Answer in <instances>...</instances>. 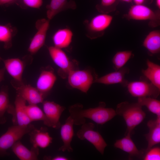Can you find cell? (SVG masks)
<instances>
[{
  "instance_id": "39",
  "label": "cell",
  "mask_w": 160,
  "mask_h": 160,
  "mask_svg": "<svg viewBox=\"0 0 160 160\" xmlns=\"http://www.w3.org/2000/svg\"><path fill=\"white\" fill-rule=\"evenodd\" d=\"M122 1L127 2V3H130L132 2V0H120Z\"/></svg>"
},
{
  "instance_id": "13",
  "label": "cell",
  "mask_w": 160,
  "mask_h": 160,
  "mask_svg": "<svg viewBox=\"0 0 160 160\" xmlns=\"http://www.w3.org/2000/svg\"><path fill=\"white\" fill-rule=\"evenodd\" d=\"M57 79L53 69L48 66L42 68L36 82V88L45 97Z\"/></svg>"
},
{
  "instance_id": "30",
  "label": "cell",
  "mask_w": 160,
  "mask_h": 160,
  "mask_svg": "<svg viewBox=\"0 0 160 160\" xmlns=\"http://www.w3.org/2000/svg\"><path fill=\"white\" fill-rule=\"evenodd\" d=\"M133 54L130 50H125L117 52L112 59L113 68L115 71L124 67L131 58Z\"/></svg>"
},
{
  "instance_id": "11",
  "label": "cell",
  "mask_w": 160,
  "mask_h": 160,
  "mask_svg": "<svg viewBox=\"0 0 160 160\" xmlns=\"http://www.w3.org/2000/svg\"><path fill=\"white\" fill-rule=\"evenodd\" d=\"M11 82L13 87L18 95L27 102L29 104H36L44 101L45 96L36 88L29 84H24L22 82L14 80Z\"/></svg>"
},
{
  "instance_id": "12",
  "label": "cell",
  "mask_w": 160,
  "mask_h": 160,
  "mask_svg": "<svg viewBox=\"0 0 160 160\" xmlns=\"http://www.w3.org/2000/svg\"><path fill=\"white\" fill-rule=\"evenodd\" d=\"M43 112L46 116V126L56 129L60 128V121L61 116L65 108L53 101H43L42 102Z\"/></svg>"
},
{
  "instance_id": "36",
  "label": "cell",
  "mask_w": 160,
  "mask_h": 160,
  "mask_svg": "<svg viewBox=\"0 0 160 160\" xmlns=\"http://www.w3.org/2000/svg\"><path fill=\"white\" fill-rule=\"evenodd\" d=\"M45 159L48 160H67L68 159L64 156H58L53 157L52 158L49 157H47Z\"/></svg>"
},
{
  "instance_id": "18",
  "label": "cell",
  "mask_w": 160,
  "mask_h": 160,
  "mask_svg": "<svg viewBox=\"0 0 160 160\" xmlns=\"http://www.w3.org/2000/svg\"><path fill=\"white\" fill-rule=\"evenodd\" d=\"M28 134L33 146L44 148L52 143V137L44 128L42 127L40 129L35 128Z\"/></svg>"
},
{
  "instance_id": "19",
  "label": "cell",
  "mask_w": 160,
  "mask_h": 160,
  "mask_svg": "<svg viewBox=\"0 0 160 160\" xmlns=\"http://www.w3.org/2000/svg\"><path fill=\"white\" fill-rule=\"evenodd\" d=\"M4 67L14 80L22 82V75L24 69L23 62L18 58H9L2 60Z\"/></svg>"
},
{
  "instance_id": "35",
  "label": "cell",
  "mask_w": 160,
  "mask_h": 160,
  "mask_svg": "<svg viewBox=\"0 0 160 160\" xmlns=\"http://www.w3.org/2000/svg\"><path fill=\"white\" fill-rule=\"evenodd\" d=\"M153 0H132L135 4L145 5V4L151 3Z\"/></svg>"
},
{
  "instance_id": "33",
  "label": "cell",
  "mask_w": 160,
  "mask_h": 160,
  "mask_svg": "<svg viewBox=\"0 0 160 160\" xmlns=\"http://www.w3.org/2000/svg\"><path fill=\"white\" fill-rule=\"evenodd\" d=\"M145 154L143 157L144 160H160V148L155 147L151 148L148 150H144Z\"/></svg>"
},
{
  "instance_id": "7",
  "label": "cell",
  "mask_w": 160,
  "mask_h": 160,
  "mask_svg": "<svg viewBox=\"0 0 160 160\" xmlns=\"http://www.w3.org/2000/svg\"><path fill=\"white\" fill-rule=\"evenodd\" d=\"M49 54L54 63L59 68L58 74L62 78L67 77L71 71L77 69L75 68L76 61H71L62 49L54 46L48 48Z\"/></svg>"
},
{
  "instance_id": "31",
  "label": "cell",
  "mask_w": 160,
  "mask_h": 160,
  "mask_svg": "<svg viewBox=\"0 0 160 160\" xmlns=\"http://www.w3.org/2000/svg\"><path fill=\"white\" fill-rule=\"evenodd\" d=\"M119 3V0H101L95 8L101 13L108 14L115 11Z\"/></svg>"
},
{
  "instance_id": "40",
  "label": "cell",
  "mask_w": 160,
  "mask_h": 160,
  "mask_svg": "<svg viewBox=\"0 0 160 160\" xmlns=\"http://www.w3.org/2000/svg\"><path fill=\"white\" fill-rule=\"evenodd\" d=\"M0 59L2 60L3 59H2L1 57H0Z\"/></svg>"
},
{
  "instance_id": "26",
  "label": "cell",
  "mask_w": 160,
  "mask_h": 160,
  "mask_svg": "<svg viewBox=\"0 0 160 160\" xmlns=\"http://www.w3.org/2000/svg\"><path fill=\"white\" fill-rule=\"evenodd\" d=\"M17 32L16 28L10 23L0 25V42L4 43V48L5 49H9L12 47V38Z\"/></svg>"
},
{
  "instance_id": "37",
  "label": "cell",
  "mask_w": 160,
  "mask_h": 160,
  "mask_svg": "<svg viewBox=\"0 0 160 160\" xmlns=\"http://www.w3.org/2000/svg\"><path fill=\"white\" fill-rule=\"evenodd\" d=\"M5 71V67L0 69V83L4 80Z\"/></svg>"
},
{
  "instance_id": "5",
  "label": "cell",
  "mask_w": 160,
  "mask_h": 160,
  "mask_svg": "<svg viewBox=\"0 0 160 160\" xmlns=\"http://www.w3.org/2000/svg\"><path fill=\"white\" fill-rule=\"evenodd\" d=\"M67 77L71 87L85 93L98 78L95 71L89 69L72 70L69 73Z\"/></svg>"
},
{
  "instance_id": "29",
  "label": "cell",
  "mask_w": 160,
  "mask_h": 160,
  "mask_svg": "<svg viewBox=\"0 0 160 160\" xmlns=\"http://www.w3.org/2000/svg\"><path fill=\"white\" fill-rule=\"evenodd\" d=\"M10 105L7 88L3 87L0 91V124L6 123L5 114Z\"/></svg>"
},
{
  "instance_id": "10",
  "label": "cell",
  "mask_w": 160,
  "mask_h": 160,
  "mask_svg": "<svg viewBox=\"0 0 160 160\" xmlns=\"http://www.w3.org/2000/svg\"><path fill=\"white\" fill-rule=\"evenodd\" d=\"M50 20L42 18L36 23L37 31L32 38L28 50L32 55L34 54L44 46L49 26Z\"/></svg>"
},
{
  "instance_id": "22",
  "label": "cell",
  "mask_w": 160,
  "mask_h": 160,
  "mask_svg": "<svg viewBox=\"0 0 160 160\" xmlns=\"http://www.w3.org/2000/svg\"><path fill=\"white\" fill-rule=\"evenodd\" d=\"M114 146L120 149L129 154V158L140 156L144 154V151L138 150L131 138L130 135H127L120 139L116 140L114 144Z\"/></svg>"
},
{
  "instance_id": "27",
  "label": "cell",
  "mask_w": 160,
  "mask_h": 160,
  "mask_svg": "<svg viewBox=\"0 0 160 160\" xmlns=\"http://www.w3.org/2000/svg\"><path fill=\"white\" fill-rule=\"evenodd\" d=\"M141 106H146L149 111L160 116V101L156 98L150 97L138 98L137 102Z\"/></svg>"
},
{
  "instance_id": "6",
  "label": "cell",
  "mask_w": 160,
  "mask_h": 160,
  "mask_svg": "<svg viewBox=\"0 0 160 160\" xmlns=\"http://www.w3.org/2000/svg\"><path fill=\"white\" fill-rule=\"evenodd\" d=\"M113 19V17L110 15L101 13L94 17L90 21L84 20V23L87 37L94 39L102 36L111 23Z\"/></svg>"
},
{
  "instance_id": "3",
  "label": "cell",
  "mask_w": 160,
  "mask_h": 160,
  "mask_svg": "<svg viewBox=\"0 0 160 160\" xmlns=\"http://www.w3.org/2000/svg\"><path fill=\"white\" fill-rule=\"evenodd\" d=\"M31 124L26 126L14 125L9 127L0 137V156L7 154V151L25 134L35 128Z\"/></svg>"
},
{
  "instance_id": "25",
  "label": "cell",
  "mask_w": 160,
  "mask_h": 160,
  "mask_svg": "<svg viewBox=\"0 0 160 160\" xmlns=\"http://www.w3.org/2000/svg\"><path fill=\"white\" fill-rule=\"evenodd\" d=\"M143 46L152 55L159 53L160 52V30H154L149 33L144 39Z\"/></svg>"
},
{
  "instance_id": "24",
  "label": "cell",
  "mask_w": 160,
  "mask_h": 160,
  "mask_svg": "<svg viewBox=\"0 0 160 160\" xmlns=\"http://www.w3.org/2000/svg\"><path fill=\"white\" fill-rule=\"evenodd\" d=\"M147 67L143 69L142 73L145 78L160 89V66L149 59L146 61Z\"/></svg>"
},
{
  "instance_id": "34",
  "label": "cell",
  "mask_w": 160,
  "mask_h": 160,
  "mask_svg": "<svg viewBox=\"0 0 160 160\" xmlns=\"http://www.w3.org/2000/svg\"><path fill=\"white\" fill-rule=\"evenodd\" d=\"M17 0H0V6H8L16 4Z\"/></svg>"
},
{
  "instance_id": "4",
  "label": "cell",
  "mask_w": 160,
  "mask_h": 160,
  "mask_svg": "<svg viewBox=\"0 0 160 160\" xmlns=\"http://www.w3.org/2000/svg\"><path fill=\"white\" fill-rule=\"evenodd\" d=\"M123 17L128 20H148V25L151 28L158 26L160 23L159 10L154 11L145 5L132 6Z\"/></svg>"
},
{
  "instance_id": "23",
  "label": "cell",
  "mask_w": 160,
  "mask_h": 160,
  "mask_svg": "<svg viewBox=\"0 0 160 160\" xmlns=\"http://www.w3.org/2000/svg\"><path fill=\"white\" fill-rule=\"evenodd\" d=\"M73 36V32L69 28L58 30L52 37L54 46L61 49L67 47L71 43Z\"/></svg>"
},
{
  "instance_id": "14",
  "label": "cell",
  "mask_w": 160,
  "mask_h": 160,
  "mask_svg": "<svg viewBox=\"0 0 160 160\" xmlns=\"http://www.w3.org/2000/svg\"><path fill=\"white\" fill-rule=\"evenodd\" d=\"M26 102L24 99L18 95H17L14 109L11 114L12 116V121L14 125L26 126L32 122L26 112Z\"/></svg>"
},
{
  "instance_id": "9",
  "label": "cell",
  "mask_w": 160,
  "mask_h": 160,
  "mask_svg": "<svg viewBox=\"0 0 160 160\" xmlns=\"http://www.w3.org/2000/svg\"><path fill=\"white\" fill-rule=\"evenodd\" d=\"M76 135L81 140H86L92 144L102 155L107 145L100 134L94 130V124L91 122L82 124Z\"/></svg>"
},
{
  "instance_id": "28",
  "label": "cell",
  "mask_w": 160,
  "mask_h": 160,
  "mask_svg": "<svg viewBox=\"0 0 160 160\" xmlns=\"http://www.w3.org/2000/svg\"><path fill=\"white\" fill-rule=\"evenodd\" d=\"M27 115L31 122L41 121L47 125V120L44 112L36 104L26 105L25 107Z\"/></svg>"
},
{
  "instance_id": "21",
  "label": "cell",
  "mask_w": 160,
  "mask_h": 160,
  "mask_svg": "<svg viewBox=\"0 0 160 160\" xmlns=\"http://www.w3.org/2000/svg\"><path fill=\"white\" fill-rule=\"evenodd\" d=\"M12 150L17 157L21 160H36L38 159V147L32 146L29 149L19 140L11 147Z\"/></svg>"
},
{
  "instance_id": "1",
  "label": "cell",
  "mask_w": 160,
  "mask_h": 160,
  "mask_svg": "<svg viewBox=\"0 0 160 160\" xmlns=\"http://www.w3.org/2000/svg\"><path fill=\"white\" fill-rule=\"evenodd\" d=\"M70 116L73 119L74 124L80 125L85 123L86 118L89 119L98 124L103 125L109 121L117 114L115 110L105 107L104 102H100L95 108L84 109L82 105L75 104L70 107Z\"/></svg>"
},
{
  "instance_id": "2",
  "label": "cell",
  "mask_w": 160,
  "mask_h": 160,
  "mask_svg": "<svg viewBox=\"0 0 160 160\" xmlns=\"http://www.w3.org/2000/svg\"><path fill=\"white\" fill-rule=\"evenodd\" d=\"M142 107L137 103H130L126 101L117 105L116 114L123 117L127 126L125 135H131L134 129L145 119L146 114Z\"/></svg>"
},
{
  "instance_id": "38",
  "label": "cell",
  "mask_w": 160,
  "mask_h": 160,
  "mask_svg": "<svg viewBox=\"0 0 160 160\" xmlns=\"http://www.w3.org/2000/svg\"><path fill=\"white\" fill-rule=\"evenodd\" d=\"M156 3L158 9H160V0H156Z\"/></svg>"
},
{
  "instance_id": "8",
  "label": "cell",
  "mask_w": 160,
  "mask_h": 160,
  "mask_svg": "<svg viewBox=\"0 0 160 160\" xmlns=\"http://www.w3.org/2000/svg\"><path fill=\"white\" fill-rule=\"evenodd\" d=\"M126 87L132 96L138 98L150 97L156 98L160 93V89L146 78L142 79L138 81L129 82Z\"/></svg>"
},
{
  "instance_id": "20",
  "label": "cell",
  "mask_w": 160,
  "mask_h": 160,
  "mask_svg": "<svg viewBox=\"0 0 160 160\" xmlns=\"http://www.w3.org/2000/svg\"><path fill=\"white\" fill-rule=\"evenodd\" d=\"M147 126L149 131L145 135L148 143L145 151L160 143V116L157 117L155 120H149L147 123Z\"/></svg>"
},
{
  "instance_id": "32",
  "label": "cell",
  "mask_w": 160,
  "mask_h": 160,
  "mask_svg": "<svg viewBox=\"0 0 160 160\" xmlns=\"http://www.w3.org/2000/svg\"><path fill=\"white\" fill-rule=\"evenodd\" d=\"M43 0H17L16 4L22 9H39Z\"/></svg>"
},
{
  "instance_id": "17",
  "label": "cell",
  "mask_w": 160,
  "mask_h": 160,
  "mask_svg": "<svg viewBox=\"0 0 160 160\" xmlns=\"http://www.w3.org/2000/svg\"><path fill=\"white\" fill-rule=\"evenodd\" d=\"M47 18L50 21L60 12L68 9H75L76 5L75 1L70 0H51L46 6Z\"/></svg>"
},
{
  "instance_id": "16",
  "label": "cell",
  "mask_w": 160,
  "mask_h": 160,
  "mask_svg": "<svg viewBox=\"0 0 160 160\" xmlns=\"http://www.w3.org/2000/svg\"><path fill=\"white\" fill-rule=\"evenodd\" d=\"M73 124V120L70 116L66 119L65 123L61 126L60 133L63 145L59 148V151L73 152L71 143L74 135Z\"/></svg>"
},
{
  "instance_id": "15",
  "label": "cell",
  "mask_w": 160,
  "mask_h": 160,
  "mask_svg": "<svg viewBox=\"0 0 160 160\" xmlns=\"http://www.w3.org/2000/svg\"><path fill=\"white\" fill-rule=\"evenodd\" d=\"M129 69L128 68L124 67L114 72L97 78L95 83L106 85L119 84L124 87H126L129 81L125 79V76L129 73Z\"/></svg>"
}]
</instances>
